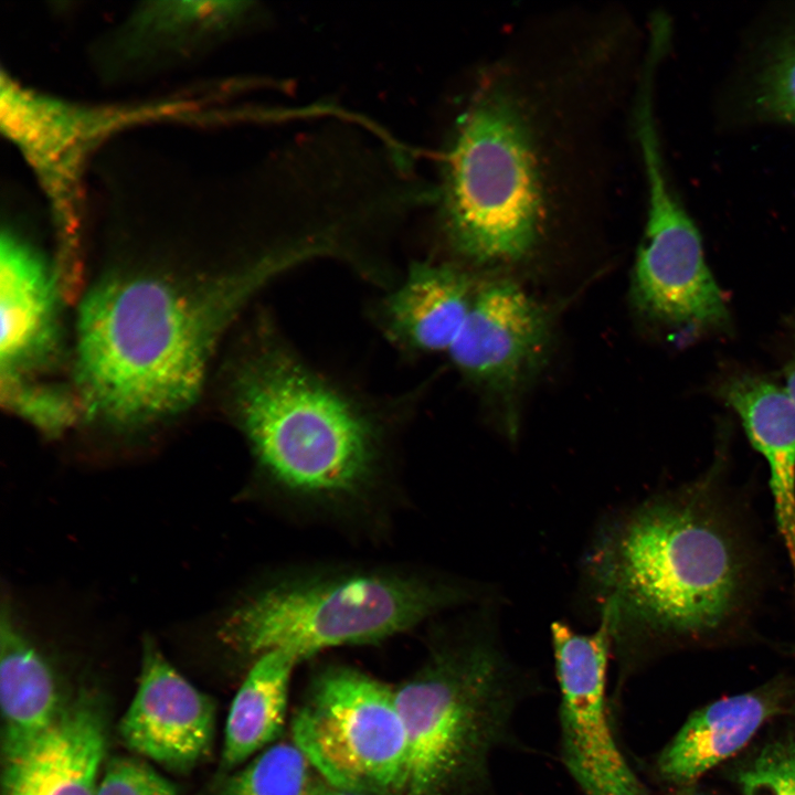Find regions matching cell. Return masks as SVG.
Here are the masks:
<instances>
[{
    "label": "cell",
    "instance_id": "obj_3",
    "mask_svg": "<svg viewBox=\"0 0 795 795\" xmlns=\"http://www.w3.org/2000/svg\"><path fill=\"white\" fill-rule=\"evenodd\" d=\"M526 77L510 63L486 68L443 156L442 232L476 264L528 256L562 203L576 109L556 82Z\"/></svg>",
    "mask_w": 795,
    "mask_h": 795
},
{
    "label": "cell",
    "instance_id": "obj_15",
    "mask_svg": "<svg viewBox=\"0 0 795 795\" xmlns=\"http://www.w3.org/2000/svg\"><path fill=\"white\" fill-rule=\"evenodd\" d=\"M105 746L103 709L82 696L25 753L4 763L2 795H97Z\"/></svg>",
    "mask_w": 795,
    "mask_h": 795
},
{
    "label": "cell",
    "instance_id": "obj_14",
    "mask_svg": "<svg viewBox=\"0 0 795 795\" xmlns=\"http://www.w3.org/2000/svg\"><path fill=\"white\" fill-rule=\"evenodd\" d=\"M795 697V678L778 676L748 692L696 710L657 759V771L670 784L686 786L735 755Z\"/></svg>",
    "mask_w": 795,
    "mask_h": 795
},
{
    "label": "cell",
    "instance_id": "obj_19",
    "mask_svg": "<svg viewBox=\"0 0 795 795\" xmlns=\"http://www.w3.org/2000/svg\"><path fill=\"white\" fill-rule=\"evenodd\" d=\"M2 754L8 763L25 753L56 722L63 708L55 674L2 604L0 622Z\"/></svg>",
    "mask_w": 795,
    "mask_h": 795
},
{
    "label": "cell",
    "instance_id": "obj_16",
    "mask_svg": "<svg viewBox=\"0 0 795 795\" xmlns=\"http://www.w3.org/2000/svg\"><path fill=\"white\" fill-rule=\"evenodd\" d=\"M55 271L10 227L0 239L1 374L25 377L55 343Z\"/></svg>",
    "mask_w": 795,
    "mask_h": 795
},
{
    "label": "cell",
    "instance_id": "obj_20",
    "mask_svg": "<svg viewBox=\"0 0 795 795\" xmlns=\"http://www.w3.org/2000/svg\"><path fill=\"white\" fill-rule=\"evenodd\" d=\"M299 659L284 650L256 657L239 688L224 730L220 774L229 775L283 732L292 675Z\"/></svg>",
    "mask_w": 795,
    "mask_h": 795
},
{
    "label": "cell",
    "instance_id": "obj_6",
    "mask_svg": "<svg viewBox=\"0 0 795 795\" xmlns=\"http://www.w3.org/2000/svg\"><path fill=\"white\" fill-rule=\"evenodd\" d=\"M458 585L350 572L282 581L237 605L220 637L240 653L284 650L299 661L337 646L377 644L467 598Z\"/></svg>",
    "mask_w": 795,
    "mask_h": 795
},
{
    "label": "cell",
    "instance_id": "obj_11",
    "mask_svg": "<svg viewBox=\"0 0 795 795\" xmlns=\"http://www.w3.org/2000/svg\"><path fill=\"white\" fill-rule=\"evenodd\" d=\"M550 339L547 310L515 282L494 279L477 285L466 320L447 353L466 380L508 400L544 362Z\"/></svg>",
    "mask_w": 795,
    "mask_h": 795
},
{
    "label": "cell",
    "instance_id": "obj_25",
    "mask_svg": "<svg viewBox=\"0 0 795 795\" xmlns=\"http://www.w3.org/2000/svg\"><path fill=\"white\" fill-rule=\"evenodd\" d=\"M97 795H178L174 785L147 762L131 756L110 759Z\"/></svg>",
    "mask_w": 795,
    "mask_h": 795
},
{
    "label": "cell",
    "instance_id": "obj_21",
    "mask_svg": "<svg viewBox=\"0 0 795 795\" xmlns=\"http://www.w3.org/2000/svg\"><path fill=\"white\" fill-rule=\"evenodd\" d=\"M311 768L294 742H277L232 772L219 795H310Z\"/></svg>",
    "mask_w": 795,
    "mask_h": 795
},
{
    "label": "cell",
    "instance_id": "obj_27",
    "mask_svg": "<svg viewBox=\"0 0 795 795\" xmlns=\"http://www.w3.org/2000/svg\"><path fill=\"white\" fill-rule=\"evenodd\" d=\"M310 795H357L353 793H349L346 791H342L340 788H337L330 784H328L326 781H324L321 777L318 780L314 778Z\"/></svg>",
    "mask_w": 795,
    "mask_h": 795
},
{
    "label": "cell",
    "instance_id": "obj_7",
    "mask_svg": "<svg viewBox=\"0 0 795 795\" xmlns=\"http://www.w3.org/2000/svg\"><path fill=\"white\" fill-rule=\"evenodd\" d=\"M214 103L203 88L139 102H75L1 71L0 130L46 200L60 266H82L84 176L96 151L116 135L144 125L213 124L220 118Z\"/></svg>",
    "mask_w": 795,
    "mask_h": 795
},
{
    "label": "cell",
    "instance_id": "obj_24",
    "mask_svg": "<svg viewBox=\"0 0 795 795\" xmlns=\"http://www.w3.org/2000/svg\"><path fill=\"white\" fill-rule=\"evenodd\" d=\"M6 406L50 437L65 432L76 420L80 404L57 389L30 382L24 377L1 375Z\"/></svg>",
    "mask_w": 795,
    "mask_h": 795
},
{
    "label": "cell",
    "instance_id": "obj_9",
    "mask_svg": "<svg viewBox=\"0 0 795 795\" xmlns=\"http://www.w3.org/2000/svg\"><path fill=\"white\" fill-rule=\"evenodd\" d=\"M634 134L647 194L632 283L635 306L653 322L682 333L724 330L728 306L706 264L698 227L671 186L656 116H638Z\"/></svg>",
    "mask_w": 795,
    "mask_h": 795
},
{
    "label": "cell",
    "instance_id": "obj_22",
    "mask_svg": "<svg viewBox=\"0 0 795 795\" xmlns=\"http://www.w3.org/2000/svg\"><path fill=\"white\" fill-rule=\"evenodd\" d=\"M751 104L760 118L795 125V28L771 46L754 77Z\"/></svg>",
    "mask_w": 795,
    "mask_h": 795
},
{
    "label": "cell",
    "instance_id": "obj_12",
    "mask_svg": "<svg viewBox=\"0 0 795 795\" xmlns=\"http://www.w3.org/2000/svg\"><path fill=\"white\" fill-rule=\"evenodd\" d=\"M247 1L161 0L139 3L97 50L98 71L118 81L193 61L251 18Z\"/></svg>",
    "mask_w": 795,
    "mask_h": 795
},
{
    "label": "cell",
    "instance_id": "obj_1",
    "mask_svg": "<svg viewBox=\"0 0 795 795\" xmlns=\"http://www.w3.org/2000/svg\"><path fill=\"white\" fill-rule=\"evenodd\" d=\"M725 457L607 521L586 559L622 671L657 654L752 635L767 558Z\"/></svg>",
    "mask_w": 795,
    "mask_h": 795
},
{
    "label": "cell",
    "instance_id": "obj_2",
    "mask_svg": "<svg viewBox=\"0 0 795 795\" xmlns=\"http://www.w3.org/2000/svg\"><path fill=\"white\" fill-rule=\"evenodd\" d=\"M309 259L300 244L202 283L119 274L83 298L76 335L81 407L115 427L174 415L198 398L213 350L244 306Z\"/></svg>",
    "mask_w": 795,
    "mask_h": 795
},
{
    "label": "cell",
    "instance_id": "obj_17",
    "mask_svg": "<svg viewBox=\"0 0 795 795\" xmlns=\"http://www.w3.org/2000/svg\"><path fill=\"white\" fill-rule=\"evenodd\" d=\"M477 285L469 273L456 266L415 262L381 301V326L395 344L410 352H448Z\"/></svg>",
    "mask_w": 795,
    "mask_h": 795
},
{
    "label": "cell",
    "instance_id": "obj_23",
    "mask_svg": "<svg viewBox=\"0 0 795 795\" xmlns=\"http://www.w3.org/2000/svg\"><path fill=\"white\" fill-rule=\"evenodd\" d=\"M731 777L742 795H795V731L762 743L733 766Z\"/></svg>",
    "mask_w": 795,
    "mask_h": 795
},
{
    "label": "cell",
    "instance_id": "obj_8",
    "mask_svg": "<svg viewBox=\"0 0 795 795\" xmlns=\"http://www.w3.org/2000/svg\"><path fill=\"white\" fill-rule=\"evenodd\" d=\"M293 742L328 784L357 795H404L409 749L394 688L347 666L314 679Z\"/></svg>",
    "mask_w": 795,
    "mask_h": 795
},
{
    "label": "cell",
    "instance_id": "obj_18",
    "mask_svg": "<svg viewBox=\"0 0 795 795\" xmlns=\"http://www.w3.org/2000/svg\"><path fill=\"white\" fill-rule=\"evenodd\" d=\"M718 394L767 463L775 521L795 579V402L786 389L752 374L725 380Z\"/></svg>",
    "mask_w": 795,
    "mask_h": 795
},
{
    "label": "cell",
    "instance_id": "obj_10",
    "mask_svg": "<svg viewBox=\"0 0 795 795\" xmlns=\"http://www.w3.org/2000/svg\"><path fill=\"white\" fill-rule=\"evenodd\" d=\"M560 687L564 764L586 795H646L614 739L606 712V672L613 647L608 623L592 634L562 622L551 625Z\"/></svg>",
    "mask_w": 795,
    "mask_h": 795
},
{
    "label": "cell",
    "instance_id": "obj_26",
    "mask_svg": "<svg viewBox=\"0 0 795 795\" xmlns=\"http://www.w3.org/2000/svg\"><path fill=\"white\" fill-rule=\"evenodd\" d=\"M786 390L795 402V324L793 326V351L785 368Z\"/></svg>",
    "mask_w": 795,
    "mask_h": 795
},
{
    "label": "cell",
    "instance_id": "obj_5",
    "mask_svg": "<svg viewBox=\"0 0 795 795\" xmlns=\"http://www.w3.org/2000/svg\"><path fill=\"white\" fill-rule=\"evenodd\" d=\"M523 689L488 634L441 646L394 689L409 749L404 795H481Z\"/></svg>",
    "mask_w": 795,
    "mask_h": 795
},
{
    "label": "cell",
    "instance_id": "obj_4",
    "mask_svg": "<svg viewBox=\"0 0 795 795\" xmlns=\"http://www.w3.org/2000/svg\"><path fill=\"white\" fill-rule=\"evenodd\" d=\"M234 386L239 424L276 484L315 497L353 495L370 484L380 459L375 414L275 332L262 335Z\"/></svg>",
    "mask_w": 795,
    "mask_h": 795
},
{
    "label": "cell",
    "instance_id": "obj_13",
    "mask_svg": "<svg viewBox=\"0 0 795 795\" xmlns=\"http://www.w3.org/2000/svg\"><path fill=\"white\" fill-rule=\"evenodd\" d=\"M215 720L213 700L146 637L138 687L119 723L125 745L169 771L186 773L209 756Z\"/></svg>",
    "mask_w": 795,
    "mask_h": 795
}]
</instances>
